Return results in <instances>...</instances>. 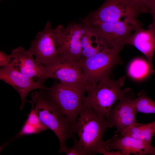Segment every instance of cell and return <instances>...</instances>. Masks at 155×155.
<instances>
[{
    "mask_svg": "<svg viewBox=\"0 0 155 155\" xmlns=\"http://www.w3.org/2000/svg\"><path fill=\"white\" fill-rule=\"evenodd\" d=\"M111 126L105 116L95 110L83 105L75 124L74 131L79 137L73 138L81 155H95L105 148L103 137Z\"/></svg>",
    "mask_w": 155,
    "mask_h": 155,
    "instance_id": "obj_1",
    "label": "cell"
},
{
    "mask_svg": "<svg viewBox=\"0 0 155 155\" xmlns=\"http://www.w3.org/2000/svg\"><path fill=\"white\" fill-rule=\"evenodd\" d=\"M45 89H41L33 92L31 100L28 101L31 104L41 122L56 134L60 143L59 152L66 153L68 148L66 141L73 138V132L69 121L59 107L47 96Z\"/></svg>",
    "mask_w": 155,
    "mask_h": 155,
    "instance_id": "obj_2",
    "label": "cell"
},
{
    "mask_svg": "<svg viewBox=\"0 0 155 155\" xmlns=\"http://www.w3.org/2000/svg\"><path fill=\"white\" fill-rule=\"evenodd\" d=\"M125 76L117 80L104 78L96 83L86 84V96L83 99V105L98 111L108 119L115 103L123 98L130 90L122 88Z\"/></svg>",
    "mask_w": 155,
    "mask_h": 155,
    "instance_id": "obj_3",
    "label": "cell"
},
{
    "mask_svg": "<svg viewBox=\"0 0 155 155\" xmlns=\"http://www.w3.org/2000/svg\"><path fill=\"white\" fill-rule=\"evenodd\" d=\"M86 84L59 82L45 89L47 97L59 108L69 119L73 132L83 106Z\"/></svg>",
    "mask_w": 155,
    "mask_h": 155,
    "instance_id": "obj_4",
    "label": "cell"
},
{
    "mask_svg": "<svg viewBox=\"0 0 155 155\" xmlns=\"http://www.w3.org/2000/svg\"><path fill=\"white\" fill-rule=\"evenodd\" d=\"M27 51L35 57L38 63L44 66L55 60L61 53L60 25L53 29L48 21L44 30L38 33Z\"/></svg>",
    "mask_w": 155,
    "mask_h": 155,
    "instance_id": "obj_5",
    "label": "cell"
},
{
    "mask_svg": "<svg viewBox=\"0 0 155 155\" xmlns=\"http://www.w3.org/2000/svg\"><path fill=\"white\" fill-rule=\"evenodd\" d=\"M120 51L115 48L104 47L94 55L81 60L86 84L96 83L109 77L115 66L122 63Z\"/></svg>",
    "mask_w": 155,
    "mask_h": 155,
    "instance_id": "obj_6",
    "label": "cell"
},
{
    "mask_svg": "<svg viewBox=\"0 0 155 155\" xmlns=\"http://www.w3.org/2000/svg\"><path fill=\"white\" fill-rule=\"evenodd\" d=\"M139 14L126 0H106L97 10L84 20V24L90 25L102 23H113L121 18L136 25L141 24L137 19Z\"/></svg>",
    "mask_w": 155,
    "mask_h": 155,
    "instance_id": "obj_7",
    "label": "cell"
},
{
    "mask_svg": "<svg viewBox=\"0 0 155 155\" xmlns=\"http://www.w3.org/2000/svg\"><path fill=\"white\" fill-rule=\"evenodd\" d=\"M44 67V75L37 80L42 84L51 78L64 83L86 84L80 60L61 54Z\"/></svg>",
    "mask_w": 155,
    "mask_h": 155,
    "instance_id": "obj_8",
    "label": "cell"
},
{
    "mask_svg": "<svg viewBox=\"0 0 155 155\" xmlns=\"http://www.w3.org/2000/svg\"><path fill=\"white\" fill-rule=\"evenodd\" d=\"M128 20L113 23H97L90 25L98 33L103 46L113 48L120 51L127 44L132 32L138 26Z\"/></svg>",
    "mask_w": 155,
    "mask_h": 155,
    "instance_id": "obj_9",
    "label": "cell"
},
{
    "mask_svg": "<svg viewBox=\"0 0 155 155\" xmlns=\"http://www.w3.org/2000/svg\"><path fill=\"white\" fill-rule=\"evenodd\" d=\"M0 79L12 86L20 94L21 99L20 108L22 109L28 93L37 89H46L42 84L34 81L15 69L11 64L1 67L0 70Z\"/></svg>",
    "mask_w": 155,
    "mask_h": 155,
    "instance_id": "obj_10",
    "label": "cell"
},
{
    "mask_svg": "<svg viewBox=\"0 0 155 155\" xmlns=\"http://www.w3.org/2000/svg\"><path fill=\"white\" fill-rule=\"evenodd\" d=\"M104 146L108 151L116 150L123 155H155V147L150 143L117 134L104 142Z\"/></svg>",
    "mask_w": 155,
    "mask_h": 155,
    "instance_id": "obj_11",
    "label": "cell"
},
{
    "mask_svg": "<svg viewBox=\"0 0 155 155\" xmlns=\"http://www.w3.org/2000/svg\"><path fill=\"white\" fill-rule=\"evenodd\" d=\"M125 96L111 108L107 120L111 128L115 127L116 133L120 134L131 125L137 123V112L133 99Z\"/></svg>",
    "mask_w": 155,
    "mask_h": 155,
    "instance_id": "obj_12",
    "label": "cell"
},
{
    "mask_svg": "<svg viewBox=\"0 0 155 155\" xmlns=\"http://www.w3.org/2000/svg\"><path fill=\"white\" fill-rule=\"evenodd\" d=\"M11 55L12 58L11 64L21 73L29 78L36 77L37 79L44 75V66L38 63L33 55L22 47L12 50Z\"/></svg>",
    "mask_w": 155,
    "mask_h": 155,
    "instance_id": "obj_13",
    "label": "cell"
},
{
    "mask_svg": "<svg viewBox=\"0 0 155 155\" xmlns=\"http://www.w3.org/2000/svg\"><path fill=\"white\" fill-rule=\"evenodd\" d=\"M142 26H139L135 28L134 32L129 38L127 44L134 46L142 53L152 67V58L155 51V27L145 29Z\"/></svg>",
    "mask_w": 155,
    "mask_h": 155,
    "instance_id": "obj_14",
    "label": "cell"
},
{
    "mask_svg": "<svg viewBox=\"0 0 155 155\" xmlns=\"http://www.w3.org/2000/svg\"><path fill=\"white\" fill-rule=\"evenodd\" d=\"M60 28L61 54L81 61L82 26L75 23L64 28L60 25Z\"/></svg>",
    "mask_w": 155,
    "mask_h": 155,
    "instance_id": "obj_15",
    "label": "cell"
},
{
    "mask_svg": "<svg viewBox=\"0 0 155 155\" xmlns=\"http://www.w3.org/2000/svg\"><path fill=\"white\" fill-rule=\"evenodd\" d=\"M103 47L97 31L90 26H82L81 60L94 55Z\"/></svg>",
    "mask_w": 155,
    "mask_h": 155,
    "instance_id": "obj_16",
    "label": "cell"
},
{
    "mask_svg": "<svg viewBox=\"0 0 155 155\" xmlns=\"http://www.w3.org/2000/svg\"><path fill=\"white\" fill-rule=\"evenodd\" d=\"M154 135L155 120L144 124L137 122L128 126L120 134V135L129 136L150 143Z\"/></svg>",
    "mask_w": 155,
    "mask_h": 155,
    "instance_id": "obj_17",
    "label": "cell"
},
{
    "mask_svg": "<svg viewBox=\"0 0 155 155\" xmlns=\"http://www.w3.org/2000/svg\"><path fill=\"white\" fill-rule=\"evenodd\" d=\"M154 71L148 61L141 58L133 59L129 65L127 70L128 75L137 80L146 78Z\"/></svg>",
    "mask_w": 155,
    "mask_h": 155,
    "instance_id": "obj_18",
    "label": "cell"
},
{
    "mask_svg": "<svg viewBox=\"0 0 155 155\" xmlns=\"http://www.w3.org/2000/svg\"><path fill=\"white\" fill-rule=\"evenodd\" d=\"M133 101L137 113L155 114V102L147 96L144 90L141 91Z\"/></svg>",
    "mask_w": 155,
    "mask_h": 155,
    "instance_id": "obj_19",
    "label": "cell"
},
{
    "mask_svg": "<svg viewBox=\"0 0 155 155\" xmlns=\"http://www.w3.org/2000/svg\"><path fill=\"white\" fill-rule=\"evenodd\" d=\"M140 14L151 12L155 0H126Z\"/></svg>",
    "mask_w": 155,
    "mask_h": 155,
    "instance_id": "obj_20",
    "label": "cell"
},
{
    "mask_svg": "<svg viewBox=\"0 0 155 155\" xmlns=\"http://www.w3.org/2000/svg\"><path fill=\"white\" fill-rule=\"evenodd\" d=\"M26 121L35 128L38 133L49 129L41 122L38 115L32 108L28 115Z\"/></svg>",
    "mask_w": 155,
    "mask_h": 155,
    "instance_id": "obj_21",
    "label": "cell"
},
{
    "mask_svg": "<svg viewBox=\"0 0 155 155\" xmlns=\"http://www.w3.org/2000/svg\"><path fill=\"white\" fill-rule=\"evenodd\" d=\"M34 133H38L36 129L26 120L21 129L15 138H18L22 136Z\"/></svg>",
    "mask_w": 155,
    "mask_h": 155,
    "instance_id": "obj_22",
    "label": "cell"
},
{
    "mask_svg": "<svg viewBox=\"0 0 155 155\" xmlns=\"http://www.w3.org/2000/svg\"><path fill=\"white\" fill-rule=\"evenodd\" d=\"M12 58L11 55H8L3 51H0V66L2 67L11 64Z\"/></svg>",
    "mask_w": 155,
    "mask_h": 155,
    "instance_id": "obj_23",
    "label": "cell"
},
{
    "mask_svg": "<svg viewBox=\"0 0 155 155\" xmlns=\"http://www.w3.org/2000/svg\"><path fill=\"white\" fill-rule=\"evenodd\" d=\"M98 153L102 154L104 155H123V154L119 150H117V151H115L114 150L108 151L105 148L100 150Z\"/></svg>",
    "mask_w": 155,
    "mask_h": 155,
    "instance_id": "obj_24",
    "label": "cell"
},
{
    "mask_svg": "<svg viewBox=\"0 0 155 155\" xmlns=\"http://www.w3.org/2000/svg\"><path fill=\"white\" fill-rule=\"evenodd\" d=\"M67 155H81V153L76 146L74 144L73 146L70 148H68L66 153Z\"/></svg>",
    "mask_w": 155,
    "mask_h": 155,
    "instance_id": "obj_25",
    "label": "cell"
},
{
    "mask_svg": "<svg viewBox=\"0 0 155 155\" xmlns=\"http://www.w3.org/2000/svg\"><path fill=\"white\" fill-rule=\"evenodd\" d=\"M151 13L152 16V22L148 27V28L155 27V2L152 7Z\"/></svg>",
    "mask_w": 155,
    "mask_h": 155,
    "instance_id": "obj_26",
    "label": "cell"
}]
</instances>
